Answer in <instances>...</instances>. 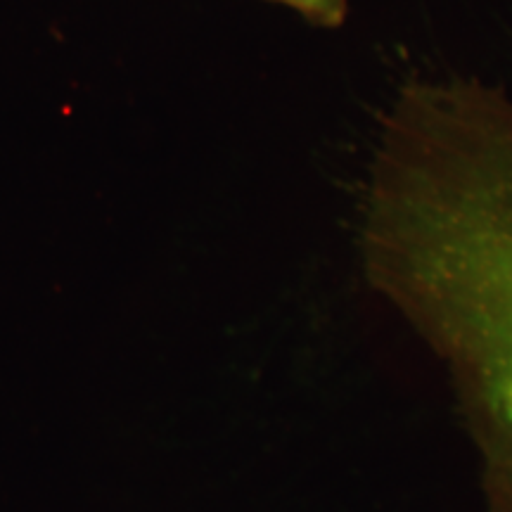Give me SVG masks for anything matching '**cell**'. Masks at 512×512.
Returning a JSON list of instances; mask_svg holds the SVG:
<instances>
[{"instance_id": "cell-1", "label": "cell", "mask_w": 512, "mask_h": 512, "mask_svg": "<svg viewBox=\"0 0 512 512\" xmlns=\"http://www.w3.org/2000/svg\"><path fill=\"white\" fill-rule=\"evenodd\" d=\"M318 24V27H339L347 19L349 0H273Z\"/></svg>"}]
</instances>
